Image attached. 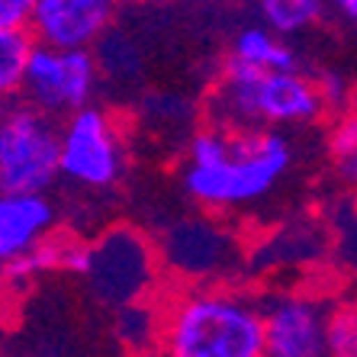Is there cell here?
Here are the masks:
<instances>
[{
	"mask_svg": "<svg viewBox=\"0 0 357 357\" xmlns=\"http://www.w3.org/2000/svg\"><path fill=\"white\" fill-rule=\"evenodd\" d=\"M322 3L319 0H264L261 3V17H264V29H271L274 36H290L303 33L306 26L319 23L322 17Z\"/></svg>",
	"mask_w": 357,
	"mask_h": 357,
	"instance_id": "cell-11",
	"label": "cell"
},
{
	"mask_svg": "<svg viewBox=\"0 0 357 357\" xmlns=\"http://www.w3.org/2000/svg\"><path fill=\"white\" fill-rule=\"evenodd\" d=\"M325 351L332 357H357V309H341L325 319Z\"/></svg>",
	"mask_w": 357,
	"mask_h": 357,
	"instance_id": "cell-13",
	"label": "cell"
},
{
	"mask_svg": "<svg viewBox=\"0 0 357 357\" xmlns=\"http://www.w3.org/2000/svg\"><path fill=\"white\" fill-rule=\"evenodd\" d=\"M29 52H33L29 33H0V103L23 87Z\"/></svg>",
	"mask_w": 357,
	"mask_h": 357,
	"instance_id": "cell-12",
	"label": "cell"
},
{
	"mask_svg": "<svg viewBox=\"0 0 357 357\" xmlns=\"http://www.w3.org/2000/svg\"><path fill=\"white\" fill-rule=\"evenodd\" d=\"M165 357H264V312L232 293H197L165 322Z\"/></svg>",
	"mask_w": 357,
	"mask_h": 357,
	"instance_id": "cell-2",
	"label": "cell"
},
{
	"mask_svg": "<svg viewBox=\"0 0 357 357\" xmlns=\"http://www.w3.org/2000/svg\"><path fill=\"white\" fill-rule=\"evenodd\" d=\"M3 109H7V107H3V103H0V116H3Z\"/></svg>",
	"mask_w": 357,
	"mask_h": 357,
	"instance_id": "cell-18",
	"label": "cell"
},
{
	"mask_svg": "<svg viewBox=\"0 0 357 357\" xmlns=\"http://www.w3.org/2000/svg\"><path fill=\"white\" fill-rule=\"evenodd\" d=\"M341 171H344V177H348V181L357 183V155H351V158H341Z\"/></svg>",
	"mask_w": 357,
	"mask_h": 357,
	"instance_id": "cell-17",
	"label": "cell"
},
{
	"mask_svg": "<svg viewBox=\"0 0 357 357\" xmlns=\"http://www.w3.org/2000/svg\"><path fill=\"white\" fill-rule=\"evenodd\" d=\"M325 319L309 299H280L264 312V357H325Z\"/></svg>",
	"mask_w": 357,
	"mask_h": 357,
	"instance_id": "cell-8",
	"label": "cell"
},
{
	"mask_svg": "<svg viewBox=\"0 0 357 357\" xmlns=\"http://www.w3.org/2000/svg\"><path fill=\"white\" fill-rule=\"evenodd\" d=\"M33 0H0V33H26Z\"/></svg>",
	"mask_w": 357,
	"mask_h": 357,
	"instance_id": "cell-14",
	"label": "cell"
},
{
	"mask_svg": "<svg viewBox=\"0 0 357 357\" xmlns=\"http://www.w3.org/2000/svg\"><path fill=\"white\" fill-rule=\"evenodd\" d=\"M290 142L274 129L209 126L190 142L183 190L213 209L245 206L274 190L290 171Z\"/></svg>",
	"mask_w": 357,
	"mask_h": 357,
	"instance_id": "cell-1",
	"label": "cell"
},
{
	"mask_svg": "<svg viewBox=\"0 0 357 357\" xmlns=\"http://www.w3.org/2000/svg\"><path fill=\"white\" fill-rule=\"evenodd\" d=\"M55 225V209L36 193H0V267L23 258Z\"/></svg>",
	"mask_w": 357,
	"mask_h": 357,
	"instance_id": "cell-9",
	"label": "cell"
},
{
	"mask_svg": "<svg viewBox=\"0 0 357 357\" xmlns=\"http://www.w3.org/2000/svg\"><path fill=\"white\" fill-rule=\"evenodd\" d=\"M113 3L107 0H33V45L52 52H91L107 33Z\"/></svg>",
	"mask_w": 357,
	"mask_h": 357,
	"instance_id": "cell-7",
	"label": "cell"
},
{
	"mask_svg": "<svg viewBox=\"0 0 357 357\" xmlns=\"http://www.w3.org/2000/svg\"><path fill=\"white\" fill-rule=\"evenodd\" d=\"M59 181V126L29 103L0 116V193L45 197Z\"/></svg>",
	"mask_w": 357,
	"mask_h": 357,
	"instance_id": "cell-4",
	"label": "cell"
},
{
	"mask_svg": "<svg viewBox=\"0 0 357 357\" xmlns=\"http://www.w3.org/2000/svg\"><path fill=\"white\" fill-rule=\"evenodd\" d=\"M123 174V145L116 126L100 107H84L59 129V177L103 190Z\"/></svg>",
	"mask_w": 357,
	"mask_h": 357,
	"instance_id": "cell-5",
	"label": "cell"
},
{
	"mask_svg": "<svg viewBox=\"0 0 357 357\" xmlns=\"http://www.w3.org/2000/svg\"><path fill=\"white\" fill-rule=\"evenodd\" d=\"M322 97L312 81L290 71H258V68L238 65L229 59L222 77H219L209 113L213 126L222 129H261L277 123H309L319 116Z\"/></svg>",
	"mask_w": 357,
	"mask_h": 357,
	"instance_id": "cell-3",
	"label": "cell"
},
{
	"mask_svg": "<svg viewBox=\"0 0 357 357\" xmlns=\"http://www.w3.org/2000/svg\"><path fill=\"white\" fill-rule=\"evenodd\" d=\"M338 10H341V17L348 20V23L357 26V0H341Z\"/></svg>",
	"mask_w": 357,
	"mask_h": 357,
	"instance_id": "cell-16",
	"label": "cell"
},
{
	"mask_svg": "<svg viewBox=\"0 0 357 357\" xmlns=\"http://www.w3.org/2000/svg\"><path fill=\"white\" fill-rule=\"evenodd\" d=\"M97 61L91 52H52L33 45L23 71V87L29 107L55 116V113H77L91 107L97 91Z\"/></svg>",
	"mask_w": 357,
	"mask_h": 357,
	"instance_id": "cell-6",
	"label": "cell"
},
{
	"mask_svg": "<svg viewBox=\"0 0 357 357\" xmlns=\"http://www.w3.org/2000/svg\"><path fill=\"white\" fill-rule=\"evenodd\" d=\"M232 61L248 68H258V71H274V75H290L296 71V52L274 36L264 26H248L241 29L232 42Z\"/></svg>",
	"mask_w": 357,
	"mask_h": 357,
	"instance_id": "cell-10",
	"label": "cell"
},
{
	"mask_svg": "<svg viewBox=\"0 0 357 357\" xmlns=\"http://www.w3.org/2000/svg\"><path fill=\"white\" fill-rule=\"evenodd\" d=\"M332 151L338 158L357 155V113L338 123V129H335V135H332Z\"/></svg>",
	"mask_w": 357,
	"mask_h": 357,
	"instance_id": "cell-15",
	"label": "cell"
}]
</instances>
